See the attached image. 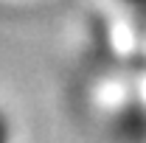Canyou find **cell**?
I'll use <instances>...</instances> for the list:
<instances>
[{"label": "cell", "instance_id": "cell-1", "mask_svg": "<svg viewBox=\"0 0 146 143\" xmlns=\"http://www.w3.org/2000/svg\"><path fill=\"white\" fill-rule=\"evenodd\" d=\"M0 138H6V124H3V118H0Z\"/></svg>", "mask_w": 146, "mask_h": 143}]
</instances>
